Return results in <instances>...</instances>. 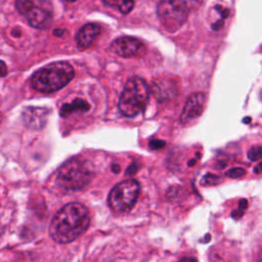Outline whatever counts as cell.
<instances>
[{
	"label": "cell",
	"instance_id": "obj_15",
	"mask_svg": "<svg viewBox=\"0 0 262 262\" xmlns=\"http://www.w3.org/2000/svg\"><path fill=\"white\" fill-rule=\"evenodd\" d=\"M248 158L251 161H258L262 159V145H254L248 150Z\"/></svg>",
	"mask_w": 262,
	"mask_h": 262
},
{
	"label": "cell",
	"instance_id": "obj_4",
	"mask_svg": "<svg viewBox=\"0 0 262 262\" xmlns=\"http://www.w3.org/2000/svg\"><path fill=\"white\" fill-rule=\"evenodd\" d=\"M91 178L90 166L83 160L72 159L59 168L56 183L64 191H77L84 188Z\"/></svg>",
	"mask_w": 262,
	"mask_h": 262
},
{
	"label": "cell",
	"instance_id": "obj_1",
	"mask_svg": "<svg viewBox=\"0 0 262 262\" xmlns=\"http://www.w3.org/2000/svg\"><path fill=\"white\" fill-rule=\"evenodd\" d=\"M90 224V213L80 203H69L52 217L49 225L51 238L58 244H69L81 236Z\"/></svg>",
	"mask_w": 262,
	"mask_h": 262
},
{
	"label": "cell",
	"instance_id": "obj_6",
	"mask_svg": "<svg viewBox=\"0 0 262 262\" xmlns=\"http://www.w3.org/2000/svg\"><path fill=\"white\" fill-rule=\"evenodd\" d=\"M17 11L34 28L46 29L52 21V7L47 0H15Z\"/></svg>",
	"mask_w": 262,
	"mask_h": 262
},
{
	"label": "cell",
	"instance_id": "obj_14",
	"mask_svg": "<svg viewBox=\"0 0 262 262\" xmlns=\"http://www.w3.org/2000/svg\"><path fill=\"white\" fill-rule=\"evenodd\" d=\"M102 1L106 5L118 9L123 14L129 13L134 6L133 0H102Z\"/></svg>",
	"mask_w": 262,
	"mask_h": 262
},
{
	"label": "cell",
	"instance_id": "obj_25",
	"mask_svg": "<svg viewBox=\"0 0 262 262\" xmlns=\"http://www.w3.org/2000/svg\"><path fill=\"white\" fill-rule=\"evenodd\" d=\"M244 121H245V122H248V121H251V119H250V118H247V119H245Z\"/></svg>",
	"mask_w": 262,
	"mask_h": 262
},
{
	"label": "cell",
	"instance_id": "obj_16",
	"mask_svg": "<svg viewBox=\"0 0 262 262\" xmlns=\"http://www.w3.org/2000/svg\"><path fill=\"white\" fill-rule=\"evenodd\" d=\"M247 207H248V201H247L246 199H242V200L239 201V203H238V208H237L236 210L232 211L231 217L234 218V219L241 218V217L244 215V212H245V210L247 209Z\"/></svg>",
	"mask_w": 262,
	"mask_h": 262
},
{
	"label": "cell",
	"instance_id": "obj_18",
	"mask_svg": "<svg viewBox=\"0 0 262 262\" xmlns=\"http://www.w3.org/2000/svg\"><path fill=\"white\" fill-rule=\"evenodd\" d=\"M203 184H216L220 181V178L216 175H212V174H208L207 176H205L203 178Z\"/></svg>",
	"mask_w": 262,
	"mask_h": 262
},
{
	"label": "cell",
	"instance_id": "obj_5",
	"mask_svg": "<svg viewBox=\"0 0 262 262\" xmlns=\"http://www.w3.org/2000/svg\"><path fill=\"white\" fill-rule=\"evenodd\" d=\"M140 185L136 180L127 179L116 184L108 193L107 204L116 214H126L137 202Z\"/></svg>",
	"mask_w": 262,
	"mask_h": 262
},
{
	"label": "cell",
	"instance_id": "obj_9",
	"mask_svg": "<svg viewBox=\"0 0 262 262\" xmlns=\"http://www.w3.org/2000/svg\"><path fill=\"white\" fill-rule=\"evenodd\" d=\"M205 94L202 92L192 93L186 100L182 113L180 115L179 121L182 125H188L198 119L205 107Z\"/></svg>",
	"mask_w": 262,
	"mask_h": 262
},
{
	"label": "cell",
	"instance_id": "obj_24",
	"mask_svg": "<svg viewBox=\"0 0 262 262\" xmlns=\"http://www.w3.org/2000/svg\"><path fill=\"white\" fill-rule=\"evenodd\" d=\"M258 259H259V260H262V250H261V252H260V255H259Z\"/></svg>",
	"mask_w": 262,
	"mask_h": 262
},
{
	"label": "cell",
	"instance_id": "obj_13",
	"mask_svg": "<svg viewBox=\"0 0 262 262\" xmlns=\"http://www.w3.org/2000/svg\"><path fill=\"white\" fill-rule=\"evenodd\" d=\"M48 111L46 108H38V107H29L24 112V118L27 122V124L31 125L32 128H35L37 125V128H39L38 122L36 121V118L45 119Z\"/></svg>",
	"mask_w": 262,
	"mask_h": 262
},
{
	"label": "cell",
	"instance_id": "obj_23",
	"mask_svg": "<svg viewBox=\"0 0 262 262\" xmlns=\"http://www.w3.org/2000/svg\"><path fill=\"white\" fill-rule=\"evenodd\" d=\"M194 163H195V160H191V161L189 162V166H193Z\"/></svg>",
	"mask_w": 262,
	"mask_h": 262
},
{
	"label": "cell",
	"instance_id": "obj_20",
	"mask_svg": "<svg viewBox=\"0 0 262 262\" xmlns=\"http://www.w3.org/2000/svg\"><path fill=\"white\" fill-rule=\"evenodd\" d=\"M254 172L255 173H262V162L258 163L255 168H254Z\"/></svg>",
	"mask_w": 262,
	"mask_h": 262
},
{
	"label": "cell",
	"instance_id": "obj_17",
	"mask_svg": "<svg viewBox=\"0 0 262 262\" xmlns=\"http://www.w3.org/2000/svg\"><path fill=\"white\" fill-rule=\"evenodd\" d=\"M246 174V170L243 169V168H239V167H235V168H231L229 169L225 175L229 178H232V179H236V178H241L243 176H245Z\"/></svg>",
	"mask_w": 262,
	"mask_h": 262
},
{
	"label": "cell",
	"instance_id": "obj_8",
	"mask_svg": "<svg viewBox=\"0 0 262 262\" xmlns=\"http://www.w3.org/2000/svg\"><path fill=\"white\" fill-rule=\"evenodd\" d=\"M111 49L114 53L122 57H132L140 55L144 50L143 43L134 37H119L111 44Z\"/></svg>",
	"mask_w": 262,
	"mask_h": 262
},
{
	"label": "cell",
	"instance_id": "obj_7",
	"mask_svg": "<svg viewBox=\"0 0 262 262\" xmlns=\"http://www.w3.org/2000/svg\"><path fill=\"white\" fill-rule=\"evenodd\" d=\"M157 12L162 26L171 33L177 31L188 16V8L184 0H161Z\"/></svg>",
	"mask_w": 262,
	"mask_h": 262
},
{
	"label": "cell",
	"instance_id": "obj_12",
	"mask_svg": "<svg viewBox=\"0 0 262 262\" xmlns=\"http://www.w3.org/2000/svg\"><path fill=\"white\" fill-rule=\"evenodd\" d=\"M90 108L89 103L82 99V98H76L70 103H66L60 107L59 114L62 118L71 116L73 113H85Z\"/></svg>",
	"mask_w": 262,
	"mask_h": 262
},
{
	"label": "cell",
	"instance_id": "obj_3",
	"mask_svg": "<svg viewBox=\"0 0 262 262\" xmlns=\"http://www.w3.org/2000/svg\"><path fill=\"white\" fill-rule=\"evenodd\" d=\"M148 98V88L144 80L139 77H133L124 85L119 98V111L125 117H135L145 110Z\"/></svg>",
	"mask_w": 262,
	"mask_h": 262
},
{
	"label": "cell",
	"instance_id": "obj_22",
	"mask_svg": "<svg viewBox=\"0 0 262 262\" xmlns=\"http://www.w3.org/2000/svg\"><path fill=\"white\" fill-rule=\"evenodd\" d=\"M112 169H113V171H115L116 173H118V172L120 171V167H119L118 165H115V166H113V168H112Z\"/></svg>",
	"mask_w": 262,
	"mask_h": 262
},
{
	"label": "cell",
	"instance_id": "obj_21",
	"mask_svg": "<svg viewBox=\"0 0 262 262\" xmlns=\"http://www.w3.org/2000/svg\"><path fill=\"white\" fill-rule=\"evenodd\" d=\"M5 75H6V67L4 61H1V76L5 77Z\"/></svg>",
	"mask_w": 262,
	"mask_h": 262
},
{
	"label": "cell",
	"instance_id": "obj_26",
	"mask_svg": "<svg viewBox=\"0 0 262 262\" xmlns=\"http://www.w3.org/2000/svg\"><path fill=\"white\" fill-rule=\"evenodd\" d=\"M67 1H70V2H73V1H76V0H67Z\"/></svg>",
	"mask_w": 262,
	"mask_h": 262
},
{
	"label": "cell",
	"instance_id": "obj_11",
	"mask_svg": "<svg viewBox=\"0 0 262 262\" xmlns=\"http://www.w3.org/2000/svg\"><path fill=\"white\" fill-rule=\"evenodd\" d=\"M100 27L97 24H86L83 26L76 36V43L79 49L84 50L88 48L94 39L98 36Z\"/></svg>",
	"mask_w": 262,
	"mask_h": 262
},
{
	"label": "cell",
	"instance_id": "obj_2",
	"mask_svg": "<svg viewBox=\"0 0 262 262\" xmlns=\"http://www.w3.org/2000/svg\"><path fill=\"white\" fill-rule=\"evenodd\" d=\"M75 76V71L68 61H56L41 68L31 78L32 87L42 93H51L68 85Z\"/></svg>",
	"mask_w": 262,
	"mask_h": 262
},
{
	"label": "cell",
	"instance_id": "obj_10",
	"mask_svg": "<svg viewBox=\"0 0 262 262\" xmlns=\"http://www.w3.org/2000/svg\"><path fill=\"white\" fill-rule=\"evenodd\" d=\"M151 91L152 94L160 101H165L168 99H172L177 94V86L171 80L161 79L154 81L151 83Z\"/></svg>",
	"mask_w": 262,
	"mask_h": 262
},
{
	"label": "cell",
	"instance_id": "obj_19",
	"mask_svg": "<svg viewBox=\"0 0 262 262\" xmlns=\"http://www.w3.org/2000/svg\"><path fill=\"white\" fill-rule=\"evenodd\" d=\"M148 145L151 149H159V148H161L165 145V142L163 140H160V139H152V140L149 141Z\"/></svg>",
	"mask_w": 262,
	"mask_h": 262
}]
</instances>
